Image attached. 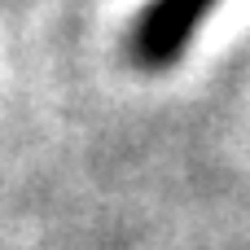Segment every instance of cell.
<instances>
[{"label": "cell", "mask_w": 250, "mask_h": 250, "mask_svg": "<svg viewBox=\"0 0 250 250\" xmlns=\"http://www.w3.org/2000/svg\"><path fill=\"white\" fill-rule=\"evenodd\" d=\"M211 4H215V0H154V4L141 13L136 31H132V53H136V62H141V66H167V62H176V57L185 53L193 26L207 18Z\"/></svg>", "instance_id": "1"}]
</instances>
